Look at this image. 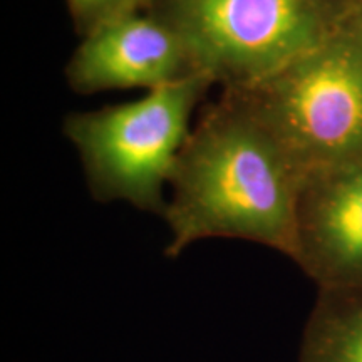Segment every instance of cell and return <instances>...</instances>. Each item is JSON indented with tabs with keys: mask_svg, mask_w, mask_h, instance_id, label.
<instances>
[{
	"mask_svg": "<svg viewBox=\"0 0 362 362\" xmlns=\"http://www.w3.org/2000/svg\"><path fill=\"white\" fill-rule=\"evenodd\" d=\"M302 173L362 156V30L357 7L330 37L269 79L233 90Z\"/></svg>",
	"mask_w": 362,
	"mask_h": 362,
	"instance_id": "cell-3",
	"label": "cell"
},
{
	"mask_svg": "<svg viewBox=\"0 0 362 362\" xmlns=\"http://www.w3.org/2000/svg\"><path fill=\"white\" fill-rule=\"evenodd\" d=\"M200 74L183 37L148 8L112 17L86 34L66 67L79 94L153 90Z\"/></svg>",
	"mask_w": 362,
	"mask_h": 362,
	"instance_id": "cell-5",
	"label": "cell"
},
{
	"mask_svg": "<svg viewBox=\"0 0 362 362\" xmlns=\"http://www.w3.org/2000/svg\"><path fill=\"white\" fill-rule=\"evenodd\" d=\"M211 84L200 74L136 101L67 116L64 133L78 149L90 194L165 215L163 188L192 133L194 107Z\"/></svg>",
	"mask_w": 362,
	"mask_h": 362,
	"instance_id": "cell-4",
	"label": "cell"
},
{
	"mask_svg": "<svg viewBox=\"0 0 362 362\" xmlns=\"http://www.w3.org/2000/svg\"><path fill=\"white\" fill-rule=\"evenodd\" d=\"M356 2H357V4H361V2H362V0H356Z\"/></svg>",
	"mask_w": 362,
	"mask_h": 362,
	"instance_id": "cell-10",
	"label": "cell"
},
{
	"mask_svg": "<svg viewBox=\"0 0 362 362\" xmlns=\"http://www.w3.org/2000/svg\"><path fill=\"white\" fill-rule=\"evenodd\" d=\"M298 362H362V287L319 288Z\"/></svg>",
	"mask_w": 362,
	"mask_h": 362,
	"instance_id": "cell-7",
	"label": "cell"
},
{
	"mask_svg": "<svg viewBox=\"0 0 362 362\" xmlns=\"http://www.w3.org/2000/svg\"><path fill=\"white\" fill-rule=\"evenodd\" d=\"M305 176L240 94L203 112L171 175L166 257L205 238H238L296 255L297 205Z\"/></svg>",
	"mask_w": 362,
	"mask_h": 362,
	"instance_id": "cell-1",
	"label": "cell"
},
{
	"mask_svg": "<svg viewBox=\"0 0 362 362\" xmlns=\"http://www.w3.org/2000/svg\"><path fill=\"white\" fill-rule=\"evenodd\" d=\"M292 260L319 288L362 287V156L304 180Z\"/></svg>",
	"mask_w": 362,
	"mask_h": 362,
	"instance_id": "cell-6",
	"label": "cell"
},
{
	"mask_svg": "<svg viewBox=\"0 0 362 362\" xmlns=\"http://www.w3.org/2000/svg\"><path fill=\"white\" fill-rule=\"evenodd\" d=\"M149 4L151 0H67L74 24L84 35L112 17L148 8Z\"/></svg>",
	"mask_w": 362,
	"mask_h": 362,
	"instance_id": "cell-8",
	"label": "cell"
},
{
	"mask_svg": "<svg viewBox=\"0 0 362 362\" xmlns=\"http://www.w3.org/2000/svg\"><path fill=\"white\" fill-rule=\"evenodd\" d=\"M357 17H359V24H361V30H362V2L357 4Z\"/></svg>",
	"mask_w": 362,
	"mask_h": 362,
	"instance_id": "cell-9",
	"label": "cell"
},
{
	"mask_svg": "<svg viewBox=\"0 0 362 362\" xmlns=\"http://www.w3.org/2000/svg\"><path fill=\"white\" fill-rule=\"evenodd\" d=\"M356 0H151L148 11L187 42L225 90L250 89L325 42Z\"/></svg>",
	"mask_w": 362,
	"mask_h": 362,
	"instance_id": "cell-2",
	"label": "cell"
}]
</instances>
